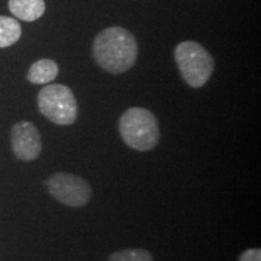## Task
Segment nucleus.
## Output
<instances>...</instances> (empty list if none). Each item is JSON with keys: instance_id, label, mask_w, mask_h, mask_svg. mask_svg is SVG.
I'll return each mask as SVG.
<instances>
[{"instance_id": "nucleus-4", "label": "nucleus", "mask_w": 261, "mask_h": 261, "mask_svg": "<svg viewBox=\"0 0 261 261\" xmlns=\"http://www.w3.org/2000/svg\"><path fill=\"white\" fill-rule=\"evenodd\" d=\"M38 108L51 122L69 126L77 119V102L70 87L51 84L38 93Z\"/></svg>"}, {"instance_id": "nucleus-7", "label": "nucleus", "mask_w": 261, "mask_h": 261, "mask_svg": "<svg viewBox=\"0 0 261 261\" xmlns=\"http://www.w3.org/2000/svg\"><path fill=\"white\" fill-rule=\"evenodd\" d=\"M9 9L16 18L33 22L45 14L46 5L44 0H9Z\"/></svg>"}, {"instance_id": "nucleus-3", "label": "nucleus", "mask_w": 261, "mask_h": 261, "mask_svg": "<svg viewBox=\"0 0 261 261\" xmlns=\"http://www.w3.org/2000/svg\"><path fill=\"white\" fill-rule=\"evenodd\" d=\"M174 58L182 79L194 89L204 86L213 74L214 58L198 42H180L175 47Z\"/></svg>"}, {"instance_id": "nucleus-9", "label": "nucleus", "mask_w": 261, "mask_h": 261, "mask_svg": "<svg viewBox=\"0 0 261 261\" xmlns=\"http://www.w3.org/2000/svg\"><path fill=\"white\" fill-rule=\"evenodd\" d=\"M22 35L21 24L17 19L0 16V48H5L16 44Z\"/></svg>"}, {"instance_id": "nucleus-6", "label": "nucleus", "mask_w": 261, "mask_h": 261, "mask_svg": "<svg viewBox=\"0 0 261 261\" xmlns=\"http://www.w3.org/2000/svg\"><path fill=\"white\" fill-rule=\"evenodd\" d=\"M11 146L15 156L22 161H33L40 155L41 136L29 121L17 122L11 129Z\"/></svg>"}, {"instance_id": "nucleus-1", "label": "nucleus", "mask_w": 261, "mask_h": 261, "mask_svg": "<svg viewBox=\"0 0 261 261\" xmlns=\"http://www.w3.org/2000/svg\"><path fill=\"white\" fill-rule=\"evenodd\" d=\"M93 57L108 73L122 74L136 64L138 44L133 34L125 28H106L94 39Z\"/></svg>"}, {"instance_id": "nucleus-2", "label": "nucleus", "mask_w": 261, "mask_h": 261, "mask_svg": "<svg viewBox=\"0 0 261 261\" xmlns=\"http://www.w3.org/2000/svg\"><path fill=\"white\" fill-rule=\"evenodd\" d=\"M119 132L123 142L137 151H150L159 144L158 119L145 108L132 107L127 109L119 120Z\"/></svg>"}, {"instance_id": "nucleus-5", "label": "nucleus", "mask_w": 261, "mask_h": 261, "mask_svg": "<svg viewBox=\"0 0 261 261\" xmlns=\"http://www.w3.org/2000/svg\"><path fill=\"white\" fill-rule=\"evenodd\" d=\"M46 185L52 197L68 207L83 208L92 196V188L89 182L71 173H55L47 179Z\"/></svg>"}, {"instance_id": "nucleus-10", "label": "nucleus", "mask_w": 261, "mask_h": 261, "mask_svg": "<svg viewBox=\"0 0 261 261\" xmlns=\"http://www.w3.org/2000/svg\"><path fill=\"white\" fill-rule=\"evenodd\" d=\"M109 261H154L148 250L140 248L123 249L109 256Z\"/></svg>"}, {"instance_id": "nucleus-8", "label": "nucleus", "mask_w": 261, "mask_h": 261, "mask_svg": "<svg viewBox=\"0 0 261 261\" xmlns=\"http://www.w3.org/2000/svg\"><path fill=\"white\" fill-rule=\"evenodd\" d=\"M58 65L55 61L42 58L34 62L27 73V80L32 84L44 85L54 81L58 75Z\"/></svg>"}, {"instance_id": "nucleus-11", "label": "nucleus", "mask_w": 261, "mask_h": 261, "mask_svg": "<svg viewBox=\"0 0 261 261\" xmlns=\"http://www.w3.org/2000/svg\"><path fill=\"white\" fill-rule=\"evenodd\" d=\"M238 261H261V250L259 248L247 249L246 252L241 254Z\"/></svg>"}]
</instances>
